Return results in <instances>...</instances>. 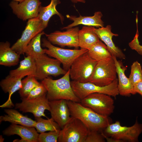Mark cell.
I'll return each mask as SVG.
<instances>
[{"label":"cell","mask_w":142,"mask_h":142,"mask_svg":"<svg viewBox=\"0 0 142 142\" xmlns=\"http://www.w3.org/2000/svg\"><path fill=\"white\" fill-rule=\"evenodd\" d=\"M71 116L80 120L89 130L99 131L111 123L108 116L100 115L80 102L67 100Z\"/></svg>","instance_id":"1"},{"label":"cell","mask_w":142,"mask_h":142,"mask_svg":"<svg viewBox=\"0 0 142 142\" xmlns=\"http://www.w3.org/2000/svg\"><path fill=\"white\" fill-rule=\"evenodd\" d=\"M69 69L61 78L53 80L49 77L41 83L47 90V97L49 101L64 99L80 102L81 100L74 94L70 81Z\"/></svg>","instance_id":"2"},{"label":"cell","mask_w":142,"mask_h":142,"mask_svg":"<svg viewBox=\"0 0 142 142\" xmlns=\"http://www.w3.org/2000/svg\"><path fill=\"white\" fill-rule=\"evenodd\" d=\"M87 52L78 57L71 65L69 74L72 80L89 82L98 62L91 58Z\"/></svg>","instance_id":"3"},{"label":"cell","mask_w":142,"mask_h":142,"mask_svg":"<svg viewBox=\"0 0 142 142\" xmlns=\"http://www.w3.org/2000/svg\"><path fill=\"white\" fill-rule=\"evenodd\" d=\"M118 83L117 78L110 84L103 86L97 85L90 82L81 83L74 80L71 81L74 94L80 100L94 93H103L116 98L119 94Z\"/></svg>","instance_id":"4"},{"label":"cell","mask_w":142,"mask_h":142,"mask_svg":"<svg viewBox=\"0 0 142 142\" xmlns=\"http://www.w3.org/2000/svg\"><path fill=\"white\" fill-rule=\"evenodd\" d=\"M115 63L113 56L97 62L90 82L103 86L111 83L117 78Z\"/></svg>","instance_id":"5"},{"label":"cell","mask_w":142,"mask_h":142,"mask_svg":"<svg viewBox=\"0 0 142 142\" xmlns=\"http://www.w3.org/2000/svg\"><path fill=\"white\" fill-rule=\"evenodd\" d=\"M42 41V46L47 48L45 49V54L60 61L62 64L63 68L67 71L76 58L88 50L81 49H64L54 46L45 38H43Z\"/></svg>","instance_id":"6"},{"label":"cell","mask_w":142,"mask_h":142,"mask_svg":"<svg viewBox=\"0 0 142 142\" xmlns=\"http://www.w3.org/2000/svg\"><path fill=\"white\" fill-rule=\"evenodd\" d=\"M89 131L80 120L71 116L60 130L57 142H84Z\"/></svg>","instance_id":"7"},{"label":"cell","mask_w":142,"mask_h":142,"mask_svg":"<svg viewBox=\"0 0 142 142\" xmlns=\"http://www.w3.org/2000/svg\"><path fill=\"white\" fill-rule=\"evenodd\" d=\"M111 96L102 93L91 94L81 100L80 103L97 114L108 116L114 112V100Z\"/></svg>","instance_id":"8"},{"label":"cell","mask_w":142,"mask_h":142,"mask_svg":"<svg viewBox=\"0 0 142 142\" xmlns=\"http://www.w3.org/2000/svg\"><path fill=\"white\" fill-rule=\"evenodd\" d=\"M105 133L107 136L124 141H138V137L142 133V123H138L136 120L132 126L127 127L122 126L120 123L116 121L109 124L105 129Z\"/></svg>","instance_id":"9"},{"label":"cell","mask_w":142,"mask_h":142,"mask_svg":"<svg viewBox=\"0 0 142 142\" xmlns=\"http://www.w3.org/2000/svg\"><path fill=\"white\" fill-rule=\"evenodd\" d=\"M35 60L36 66L35 77L37 79L42 80L49 76L56 77L64 75L67 72L61 67L60 61L49 57L45 53Z\"/></svg>","instance_id":"10"},{"label":"cell","mask_w":142,"mask_h":142,"mask_svg":"<svg viewBox=\"0 0 142 142\" xmlns=\"http://www.w3.org/2000/svg\"><path fill=\"white\" fill-rule=\"evenodd\" d=\"M41 21L38 18L28 20L21 38L11 47L20 55L24 53L26 48L31 40L45 29Z\"/></svg>","instance_id":"11"},{"label":"cell","mask_w":142,"mask_h":142,"mask_svg":"<svg viewBox=\"0 0 142 142\" xmlns=\"http://www.w3.org/2000/svg\"><path fill=\"white\" fill-rule=\"evenodd\" d=\"M47 94L39 97L27 99L21 98L22 102L16 103L15 108L24 113H32L35 118L42 116L47 117L44 113L45 110L50 111V107L49 101L47 97Z\"/></svg>","instance_id":"12"},{"label":"cell","mask_w":142,"mask_h":142,"mask_svg":"<svg viewBox=\"0 0 142 142\" xmlns=\"http://www.w3.org/2000/svg\"><path fill=\"white\" fill-rule=\"evenodd\" d=\"M41 4L39 0H24L20 2L13 1L9 6L18 18L25 21L38 17Z\"/></svg>","instance_id":"13"},{"label":"cell","mask_w":142,"mask_h":142,"mask_svg":"<svg viewBox=\"0 0 142 142\" xmlns=\"http://www.w3.org/2000/svg\"><path fill=\"white\" fill-rule=\"evenodd\" d=\"M62 32L56 31L49 34H45L47 39L52 44L62 47H79L78 27L72 28Z\"/></svg>","instance_id":"14"},{"label":"cell","mask_w":142,"mask_h":142,"mask_svg":"<svg viewBox=\"0 0 142 142\" xmlns=\"http://www.w3.org/2000/svg\"><path fill=\"white\" fill-rule=\"evenodd\" d=\"M51 117L62 129L71 118L67 100L60 99L49 101Z\"/></svg>","instance_id":"15"},{"label":"cell","mask_w":142,"mask_h":142,"mask_svg":"<svg viewBox=\"0 0 142 142\" xmlns=\"http://www.w3.org/2000/svg\"><path fill=\"white\" fill-rule=\"evenodd\" d=\"M34 128L12 124L3 133L7 136L16 134L21 137V139H15L13 142H38L39 134Z\"/></svg>","instance_id":"16"},{"label":"cell","mask_w":142,"mask_h":142,"mask_svg":"<svg viewBox=\"0 0 142 142\" xmlns=\"http://www.w3.org/2000/svg\"><path fill=\"white\" fill-rule=\"evenodd\" d=\"M94 31L99 38L106 45L112 56L121 59H125V55L120 49L115 46L112 40L113 37L117 36L118 35L111 32L110 26L108 25L105 27H103L98 29L95 28Z\"/></svg>","instance_id":"17"},{"label":"cell","mask_w":142,"mask_h":142,"mask_svg":"<svg viewBox=\"0 0 142 142\" xmlns=\"http://www.w3.org/2000/svg\"><path fill=\"white\" fill-rule=\"evenodd\" d=\"M113 57L115 63L118 76V87L119 94L125 96L135 94L136 93L135 91L134 86L125 74L126 67L123 66L121 62L118 60L116 57Z\"/></svg>","instance_id":"18"},{"label":"cell","mask_w":142,"mask_h":142,"mask_svg":"<svg viewBox=\"0 0 142 142\" xmlns=\"http://www.w3.org/2000/svg\"><path fill=\"white\" fill-rule=\"evenodd\" d=\"M102 16V14L100 11L95 12L94 16H80L77 17L75 16L67 14L66 16L67 17L73 22L67 26L63 27L62 29H67L80 24L102 27L104 26V22L101 19Z\"/></svg>","instance_id":"19"},{"label":"cell","mask_w":142,"mask_h":142,"mask_svg":"<svg viewBox=\"0 0 142 142\" xmlns=\"http://www.w3.org/2000/svg\"><path fill=\"white\" fill-rule=\"evenodd\" d=\"M23 78H17L9 75L2 80L0 83L2 89L5 93H8V98L7 101L1 105V108H11L14 106L11 99L12 94L22 87V79Z\"/></svg>","instance_id":"20"},{"label":"cell","mask_w":142,"mask_h":142,"mask_svg":"<svg viewBox=\"0 0 142 142\" xmlns=\"http://www.w3.org/2000/svg\"><path fill=\"white\" fill-rule=\"evenodd\" d=\"M36 71L35 59L30 56L27 55L20 62L17 68L10 72L9 75L17 78H23L25 76L30 75L35 77Z\"/></svg>","instance_id":"21"},{"label":"cell","mask_w":142,"mask_h":142,"mask_svg":"<svg viewBox=\"0 0 142 142\" xmlns=\"http://www.w3.org/2000/svg\"><path fill=\"white\" fill-rule=\"evenodd\" d=\"M4 111L7 114L0 116V123L3 121H7L12 124H19L28 127H35L36 121L23 115L16 110L12 109H6Z\"/></svg>","instance_id":"22"},{"label":"cell","mask_w":142,"mask_h":142,"mask_svg":"<svg viewBox=\"0 0 142 142\" xmlns=\"http://www.w3.org/2000/svg\"><path fill=\"white\" fill-rule=\"evenodd\" d=\"M94 27L83 26L78 33L79 47L81 49L88 50L93 45L100 40L94 31Z\"/></svg>","instance_id":"23"},{"label":"cell","mask_w":142,"mask_h":142,"mask_svg":"<svg viewBox=\"0 0 142 142\" xmlns=\"http://www.w3.org/2000/svg\"><path fill=\"white\" fill-rule=\"evenodd\" d=\"M20 57V55L10 47L9 42L0 43V65L8 67L16 65L19 62Z\"/></svg>","instance_id":"24"},{"label":"cell","mask_w":142,"mask_h":142,"mask_svg":"<svg viewBox=\"0 0 142 142\" xmlns=\"http://www.w3.org/2000/svg\"><path fill=\"white\" fill-rule=\"evenodd\" d=\"M60 0H51L49 4L46 6H41L38 17L41 21L45 28L47 26L50 18L54 15H57L59 17L63 24L64 17L57 10L56 7L60 3Z\"/></svg>","instance_id":"25"},{"label":"cell","mask_w":142,"mask_h":142,"mask_svg":"<svg viewBox=\"0 0 142 142\" xmlns=\"http://www.w3.org/2000/svg\"><path fill=\"white\" fill-rule=\"evenodd\" d=\"M44 31L38 34L30 42L24 50L27 55H29L35 59L42 55L45 53V49L41 47V39L42 35L45 34Z\"/></svg>","instance_id":"26"},{"label":"cell","mask_w":142,"mask_h":142,"mask_svg":"<svg viewBox=\"0 0 142 142\" xmlns=\"http://www.w3.org/2000/svg\"><path fill=\"white\" fill-rule=\"evenodd\" d=\"M87 52L91 58L97 62L112 56L106 45L100 40L93 45Z\"/></svg>","instance_id":"27"},{"label":"cell","mask_w":142,"mask_h":142,"mask_svg":"<svg viewBox=\"0 0 142 142\" xmlns=\"http://www.w3.org/2000/svg\"><path fill=\"white\" fill-rule=\"evenodd\" d=\"M36 119V120L35 128L38 132L41 133L47 131H56L61 129L59 125L52 118L46 119L40 117Z\"/></svg>","instance_id":"28"},{"label":"cell","mask_w":142,"mask_h":142,"mask_svg":"<svg viewBox=\"0 0 142 142\" xmlns=\"http://www.w3.org/2000/svg\"><path fill=\"white\" fill-rule=\"evenodd\" d=\"M40 83L33 75L27 76L22 80V87L19 92L21 98L26 97L31 91Z\"/></svg>","instance_id":"29"},{"label":"cell","mask_w":142,"mask_h":142,"mask_svg":"<svg viewBox=\"0 0 142 142\" xmlns=\"http://www.w3.org/2000/svg\"><path fill=\"white\" fill-rule=\"evenodd\" d=\"M134 86L142 80V69L140 64L136 61L131 66L130 74L128 78Z\"/></svg>","instance_id":"30"},{"label":"cell","mask_w":142,"mask_h":142,"mask_svg":"<svg viewBox=\"0 0 142 142\" xmlns=\"http://www.w3.org/2000/svg\"><path fill=\"white\" fill-rule=\"evenodd\" d=\"M60 130L49 131L48 133L44 132L41 133L39 135L38 142H57Z\"/></svg>","instance_id":"31"},{"label":"cell","mask_w":142,"mask_h":142,"mask_svg":"<svg viewBox=\"0 0 142 142\" xmlns=\"http://www.w3.org/2000/svg\"><path fill=\"white\" fill-rule=\"evenodd\" d=\"M47 89L41 83L33 88L26 98L27 99H31L37 98L47 94Z\"/></svg>","instance_id":"32"},{"label":"cell","mask_w":142,"mask_h":142,"mask_svg":"<svg viewBox=\"0 0 142 142\" xmlns=\"http://www.w3.org/2000/svg\"><path fill=\"white\" fill-rule=\"evenodd\" d=\"M98 131L89 130L84 142H104L105 138Z\"/></svg>","instance_id":"33"},{"label":"cell","mask_w":142,"mask_h":142,"mask_svg":"<svg viewBox=\"0 0 142 142\" xmlns=\"http://www.w3.org/2000/svg\"><path fill=\"white\" fill-rule=\"evenodd\" d=\"M129 45L132 49L135 50L138 54L142 55V45L140 44L138 37H134L133 40L129 43Z\"/></svg>","instance_id":"34"},{"label":"cell","mask_w":142,"mask_h":142,"mask_svg":"<svg viewBox=\"0 0 142 142\" xmlns=\"http://www.w3.org/2000/svg\"><path fill=\"white\" fill-rule=\"evenodd\" d=\"M135 91L142 97V80L136 84L134 86Z\"/></svg>","instance_id":"35"},{"label":"cell","mask_w":142,"mask_h":142,"mask_svg":"<svg viewBox=\"0 0 142 142\" xmlns=\"http://www.w3.org/2000/svg\"><path fill=\"white\" fill-rule=\"evenodd\" d=\"M74 3H77L78 2L84 3L85 2V0H70Z\"/></svg>","instance_id":"36"},{"label":"cell","mask_w":142,"mask_h":142,"mask_svg":"<svg viewBox=\"0 0 142 142\" xmlns=\"http://www.w3.org/2000/svg\"><path fill=\"white\" fill-rule=\"evenodd\" d=\"M4 139L2 138V135L0 136V142L3 141Z\"/></svg>","instance_id":"37"},{"label":"cell","mask_w":142,"mask_h":142,"mask_svg":"<svg viewBox=\"0 0 142 142\" xmlns=\"http://www.w3.org/2000/svg\"><path fill=\"white\" fill-rule=\"evenodd\" d=\"M24 0H13V1L18 2H20Z\"/></svg>","instance_id":"38"}]
</instances>
